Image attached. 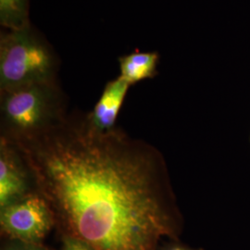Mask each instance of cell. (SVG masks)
Masks as SVG:
<instances>
[{
	"label": "cell",
	"instance_id": "cell-1",
	"mask_svg": "<svg viewBox=\"0 0 250 250\" xmlns=\"http://www.w3.org/2000/svg\"><path fill=\"white\" fill-rule=\"evenodd\" d=\"M10 143L62 234L96 250H160L162 238L177 240L180 215L167 168L150 144L119 128L99 132L78 112Z\"/></svg>",
	"mask_w": 250,
	"mask_h": 250
},
{
	"label": "cell",
	"instance_id": "cell-2",
	"mask_svg": "<svg viewBox=\"0 0 250 250\" xmlns=\"http://www.w3.org/2000/svg\"><path fill=\"white\" fill-rule=\"evenodd\" d=\"M67 113L58 80L0 91L1 136L10 142L44 132Z\"/></svg>",
	"mask_w": 250,
	"mask_h": 250
},
{
	"label": "cell",
	"instance_id": "cell-3",
	"mask_svg": "<svg viewBox=\"0 0 250 250\" xmlns=\"http://www.w3.org/2000/svg\"><path fill=\"white\" fill-rule=\"evenodd\" d=\"M59 68L58 54L31 22L20 29H1L0 91L57 81Z\"/></svg>",
	"mask_w": 250,
	"mask_h": 250
},
{
	"label": "cell",
	"instance_id": "cell-4",
	"mask_svg": "<svg viewBox=\"0 0 250 250\" xmlns=\"http://www.w3.org/2000/svg\"><path fill=\"white\" fill-rule=\"evenodd\" d=\"M56 225L53 212L37 192L0 208V227L9 240L41 244Z\"/></svg>",
	"mask_w": 250,
	"mask_h": 250
},
{
	"label": "cell",
	"instance_id": "cell-5",
	"mask_svg": "<svg viewBox=\"0 0 250 250\" xmlns=\"http://www.w3.org/2000/svg\"><path fill=\"white\" fill-rule=\"evenodd\" d=\"M30 169L18 148L0 138V208L36 193Z\"/></svg>",
	"mask_w": 250,
	"mask_h": 250
},
{
	"label": "cell",
	"instance_id": "cell-6",
	"mask_svg": "<svg viewBox=\"0 0 250 250\" xmlns=\"http://www.w3.org/2000/svg\"><path fill=\"white\" fill-rule=\"evenodd\" d=\"M130 86L120 76L107 82L93 110L86 114L87 121L94 129L99 132H109L116 128L117 117Z\"/></svg>",
	"mask_w": 250,
	"mask_h": 250
},
{
	"label": "cell",
	"instance_id": "cell-7",
	"mask_svg": "<svg viewBox=\"0 0 250 250\" xmlns=\"http://www.w3.org/2000/svg\"><path fill=\"white\" fill-rule=\"evenodd\" d=\"M120 77L133 85L141 81L154 78L158 73L160 55L158 52L135 50L119 58Z\"/></svg>",
	"mask_w": 250,
	"mask_h": 250
},
{
	"label": "cell",
	"instance_id": "cell-8",
	"mask_svg": "<svg viewBox=\"0 0 250 250\" xmlns=\"http://www.w3.org/2000/svg\"><path fill=\"white\" fill-rule=\"evenodd\" d=\"M30 0H0V24L2 29H20L29 24Z\"/></svg>",
	"mask_w": 250,
	"mask_h": 250
},
{
	"label": "cell",
	"instance_id": "cell-9",
	"mask_svg": "<svg viewBox=\"0 0 250 250\" xmlns=\"http://www.w3.org/2000/svg\"><path fill=\"white\" fill-rule=\"evenodd\" d=\"M62 250H96L89 244L69 234H62Z\"/></svg>",
	"mask_w": 250,
	"mask_h": 250
},
{
	"label": "cell",
	"instance_id": "cell-10",
	"mask_svg": "<svg viewBox=\"0 0 250 250\" xmlns=\"http://www.w3.org/2000/svg\"><path fill=\"white\" fill-rule=\"evenodd\" d=\"M1 250H50L43 247L41 244H32L25 242L9 240L6 242Z\"/></svg>",
	"mask_w": 250,
	"mask_h": 250
},
{
	"label": "cell",
	"instance_id": "cell-11",
	"mask_svg": "<svg viewBox=\"0 0 250 250\" xmlns=\"http://www.w3.org/2000/svg\"><path fill=\"white\" fill-rule=\"evenodd\" d=\"M160 250H199V249H192V248H189L188 246H185V245H182L177 241L171 242L169 243L167 245H165L164 247L161 248Z\"/></svg>",
	"mask_w": 250,
	"mask_h": 250
}]
</instances>
